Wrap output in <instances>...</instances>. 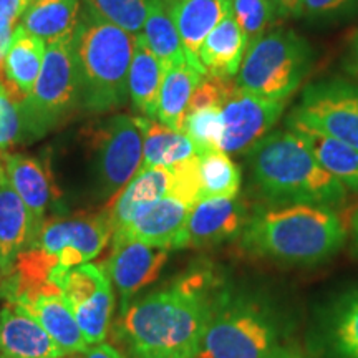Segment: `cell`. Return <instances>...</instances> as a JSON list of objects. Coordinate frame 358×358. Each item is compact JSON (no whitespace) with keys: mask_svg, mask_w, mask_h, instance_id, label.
Returning a JSON list of instances; mask_svg holds the SVG:
<instances>
[{"mask_svg":"<svg viewBox=\"0 0 358 358\" xmlns=\"http://www.w3.org/2000/svg\"><path fill=\"white\" fill-rule=\"evenodd\" d=\"M221 294L209 272H192L129 303L122 335L133 355L194 358Z\"/></svg>","mask_w":358,"mask_h":358,"instance_id":"cell-1","label":"cell"},{"mask_svg":"<svg viewBox=\"0 0 358 358\" xmlns=\"http://www.w3.org/2000/svg\"><path fill=\"white\" fill-rule=\"evenodd\" d=\"M239 239L250 257L308 267L329 261L342 249L347 227L329 206H267L250 213Z\"/></svg>","mask_w":358,"mask_h":358,"instance_id":"cell-2","label":"cell"},{"mask_svg":"<svg viewBox=\"0 0 358 358\" xmlns=\"http://www.w3.org/2000/svg\"><path fill=\"white\" fill-rule=\"evenodd\" d=\"M245 156L254 189L268 206L335 208L345 203L347 187L320 166L306 143L290 129L266 134Z\"/></svg>","mask_w":358,"mask_h":358,"instance_id":"cell-3","label":"cell"},{"mask_svg":"<svg viewBox=\"0 0 358 358\" xmlns=\"http://www.w3.org/2000/svg\"><path fill=\"white\" fill-rule=\"evenodd\" d=\"M71 42L80 106L90 113H106L124 105L136 35L103 19L88 0H83L82 15Z\"/></svg>","mask_w":358,"mask_h":358,"instance_id":"cell-4","label":"cell"},{"mask_svg":"<svg viewBox=\"0 0 358 358\" xmlns=\"http://www.w3.org/2000/svg\"><path fill=\"white\" fill-rule=\"evenodd\" d=\"M284 345L279 313L264 299L222 290L194 358H272Z\"/></svg>","mask_w":358,"mask_h":358,"instance_id":"cell-5","label":"cell"},{"mask_svg":"<svg viewBox=\"0 0 358 358\" xmlns=\"http://www.w3.org/2000/svg\"><path fill=\"white\" fill-rule=\"evenodd\" d=\"M312 62L306 38L290 29H275L248 47L236 83L267 100H289L301 88Z\"/></svg>","mask_w":358,"mask_h":358,"instance_id":"cell-6","label":"cell"},{"mask_svg":"<svg viewBox=\"0 0 358 358\" xmlns=\"http://www.w3.org/2000/svg\"><path fill=\"white\" fill-rule=\"evenodd\" d=\"M71 38L47 43L42 71L32 93L20 103L30 141L42 138L80 106L78 75Z\"/></svg>","mask_w":358,"mask_h":358,"instance_id":"cell-7","label":"cell"},{"mask_svg":"<svg viewBox=\"0 0 358 358\" xmlns=\"http://www.w3.org/2000/svg\"><path fill=\"white\" fill-rule=\"evenodd\" d=\"M93 156L95 187L101 199L113 198L143 163L141 116L113 115L85 129Z\"/></svg>","mask_w":358,"mask_h":358,"instance_id":"cell-8","label":"cell"},{"mask_svg":"<svg viewBox=\"0 0 358 358\" xmlns=\"http://www.w3.org/2000/svg\"><path fill=\"white\" fill-rule=\"evenodd\" d=\"M287 120L358 150V85L345 80H322L308 85Z\"/></svg>","mask_w":358,"mask_h":358,"instance_id":"cell-9","label":"cell"},{"mask_svg":"<svg viewBox=\"0 0 358 358\" xmlns=\"http://www.w3.org/2000/svg\"><path fill=\"white\" fill-rule=\"evenodd\" d=\"M113 236L108 216L85 214L69 219L45 221L34 248L58 259V266L71 268L95 259Z\"/></svg>","mask_w":358,"mask_h":358,"instance_id":"cell-10","label":"cell"},{"mask_svg":"<svg viewBox=\"0 0 358 358\" xmlns=\"http://www.w3.org/2000/svg\"><path fill=\"white\" fill-rule=\"evenodd\" d=\"M287 108V100H267L237 87L222 105V143L227 155L248 151L268 134Z\"/></svg>","mask_w":358,"mask_h":358,"instance_id":"cell-11","label":"cell"},{"mask_svg":"<svg viewBox=\"0 0 358 358\" xmlns=\"http://www.w3.org/2000/svg\"><path fill=\"white\" fill-rule=\"evenodd\" d=\"M168 257L166 249L151 248L122 234L111 236V252L103 264V271L118 290L122 313L131 297L158 279Z\"/></svg>","mask_w":358,"mask_h":358,"instance_id":"cell-12","label":"cell"},{"mask_svg":"<svg viewBox=\"0 0 358 358\" xmlns=\"http://www.w3.org/2000/svg\"><path fill=\"white\" fill-rule=\"evenodd\" d=\"M250 211L244 199L209 198L199 199L191 208L182 239V249L214 248L243 234Z\"/></svg>","mask_w":358,"mask_h":358,"instance_id":"cell-13","label":"cell"},{"mask_svg":"<svg viewBox=\"0 0 358 358\" xmlns=\"http://www.w3.org/2000/svg\"><path fill=\"white\" fill-rule=\"evenodd\" d=\"M189 214L191 206L173 196H164L146 206L124 229L115 234L131 237L151 248L182 249Z\"/></svg>","mask_w":358,"mask_h":358,"instance_id":"cell-14","label":"cell"},{"mask_svg":"<svg viewBox=\"0 0 358 358\" xmlns=\"http://www.w3.org/2000/svg\"><path fill=\"white\" fill-rule=\"evenodd\" d=\"M66 353L24 307L6 302L0 308V358H58Z\"/></svg>","mask_w":358,"mask_h":358,"instance_id":"cell-15","label":"cell"},{"mask_svg":"<svg viewBox=\"0 0 358 358\" xmlns=\"http://www.w3.org/2000/svg\"><path fill=\"white\" fill-rule=\"evenodd\" d=\"M173 174L164 166L140 168L131 181L113 196L106 208V216L115 232L124 229L146 206L171 194Z\"/></svg>","mask_w":358,"mask_h":358,"instance_id":"cell-16","label":"cell"},{"mask_svg":"<svg viewBox=\"0 0 358 358\" xmlns=\"http://www.w3.org/2000/svg\"><path fill=\"white\" fill-rule=\"evenodd\" d=\"M169 7L187 64L206 77L199 62V50L219 22L231 13L229 0H181Z\"/></svg>","mask_w":358,"mask_h":358,"instance_id":"cell-17","label":"cell"},{"mask_svg":"<svg viewBox=\"0 0 358 358\" xmlns=\"http://www.w3.org/2000/svg\"><path fill=\"white\" fill-rule=\"evenodd\" d=\"M32 216L0 163V264L2 271H10L13 261L24 250L37 243Z\"/></svg>","mask_w":358,"mask_h":358,"instance_id":"cell-18","label":"cell"},{"mask_svg":"<svg viewBox=\"0 0 358 358\" xmlns=\"http://www.w3.org/2000/svg\"><path fill=\"white\" fill-rule=\"evenodd\" d=\"M47 43L30 35L22 27H15L8 45L3 66L0 69V82L17 103H22L32 93L42 71Z\"/></svg>","mask_w":358,"mask_h":358,"instance_id":"cell-19","label":"cell"},{"mask_svg":"<svg viewBox=\"0 0 358 358\" xmlns=\"http://www.w3.org/2000/svg\"><path fill=\"white\" fill-rule=\"evenodd\" d=\"M2 166L6 169L13 189L17 191V194L20 196V199L29 209L35 231L40 234L52 199L50 174L47 173V169L42 166L38 159L19 153L3 156Z\"/></svg>","mask_w":358,"mask_h":358,"instance_id":"cell-20","label":"cell"},{"mask_svg":"<svg viewBox=\"0 0 358 358\" xmlns=\"http://www.w3.org/2000/svg\"><path fill=\"white\" fill-rule=\"evenodd\" d=\"M319 343L329 358H358V290L340 295L327 308Z\"/></svg>","mask_w":358,"mask_h":358,"instance_id":"cell-21","label":"cell"},{"mask_svg":"<svg viewBox=\"0 0 358 358\" xmlns=\"http://www.w3.org/2000/svg\"><path fill=\"white\" fill-rule=\"evenodd\" d=\"M285 124L306 143L327 173L337 178L347 191L358 192V150L299 122L287 120Z\"/></svg>","mask_w":358,"mask_h":358,"instance_id":"cell-22","label":"cell"},{"mask_svg":"<svg viewBox=\"0 0 358 358\" xmlns=\"http://www.w3.org/2000/svg\"><path fill=\"white\" fill-rule=\"evenodd\" d=\"M82 7L83 0H30L20 17V27L45 43L71 38Z\"/></svg>","mask_w":358,"mask_h":358,"instance_id":"cell-23","label":"cell"},{"mask_svg":"<svg viewBox=\"0 0 358 358\" xmlns=\"http://www.w3.org/2000/svg\"><path fill=\"white\" fill-rule=\"evenodd\" d=\"M248 50V40L234 17L227 15L208 35L199 50V62L206 77H236Z\"/></svg>","mask_w":358,"mask_h":358,"instance_id":"cell-24","label":"cell"},{"mask_svg":"<svg viewBox=\"0 0 358 358\" xmlns=\"http://www.w3.org/2000/svg\"><path fill=\"white\" fill-rule=\"evenodd\" d=\"M164 70L155 53L150 50L143 34L136 35V45L128 71V96L145 118L156 120L159 92Z\"/></svg>","mask_w":358,"mask_h":358,"instance_id":"cell-25","label":"cell"},{"mask_svg":"<svg viewBox=\"0 0 358 358\" xmlns=\"http://www.w3.org/2000/svg\"><path fill=\"white\" fill-rule=\"evenodd\" d=\"M24 308L42 324L53 342L65 353L87 352L90 348L75 319V313L64 295H45Z\"/></svg>","mask_w":358,"mask_h":358,"instance_id":"cell-26","label":"cell"},{"mask_svg":"<svg viewBox=\"0 0 358 358\" xmlns=\"http://www.w3.org/2000/svg\"><path fill=\"white\" fill-rule=\"evenodd\" d=\"M143 163L141 168H173L198 156L194 143L185 133L166 127L156 120L141 116Z\"/></svg>","mask_w":358,"mask_h":358,"instance_id":"cell-27","label":"cell"},{"mask_svg":"<svg viewBox=\"0 0 358 358\" xmlns=\"http://www.w3.org/2000/svg\"><path fill=\"white\" fill-rule=\"evenodd\" d=\"M203 78L204 75L196 71L189 64H182L176 69L164 71L158 110H156L158 122L182 133L192 92Z\"/></svg>","mask_w":358,"mask_h":358,"instance_id":"cell-28","label":"cell"},{"mask_svg":"<svg viewBox=\"0 0 358 358\" xmlns=\"http://www.w3.org/2000/svg\"><path fill=\"white\" fill-rule=\"evenodd\" d=\"M141 34L164 71L187 64L185 47L171 15V7L164 0H156L153 3Z\"/></svg>","mask_w":358,"mask_h":358,"instance_id":"cell-29","label":"cell"},{"mask_svg":"<svg viewBox=\"0 0 358 358\" xmlns=\"http://www.w3.org/2000/svg\"><path fill=\"white\" fill-rule=\"evenodd\" d=\"M199 156L201 198H236L241 191V169L231 155L222 150L206 151Z\"/></svg>","mask_w":358,"mask_h":358,"instance_id":"cell-30","label":"cell"},{"mask_svg":"<svg viewBox=\"0 0 358 358\" xmlns=\"http://www.w3.org/2000/svg\"><path fill=\"white\" fill-rule=\"evenodd\" d=\"M53 282L62 290V295L70 303L71 310L80 303L93 297L103 285L110 282L108 275L105 274L103 267L95 264H82V266L64 268L58 266L52 274Z\"/></svg>","mask_w":358,"mask_h":358,"instance_id":"cell-31","label":"cell"},{"mask_svg":"<svg viewBox=\"0 0 358 358\" xmlns=\"http://www.w3.org/2000/svg\"><path fill=\"white\" fill-rule=\"evenodd\" d=\"M115 307V295L111 290V282L98 290L88 301L73 308L80 330H82L88 345H98L108 334L111 313Z\"/></svg>","mask_w":358,"mask_h":358,"instance_id":"cell-32","label":"cell"},{"mask_svg":"<svg viewBox=\"0 0 358 358\" xmlns=\"http://www.w3.org/2000/svg\"><path fill=\"white\" fill-rule=\"evenodd\" d=\"M222 131L224 122L221 106H209V108H201L186 115L182 133L194 143L198 155L221 150Z\"/></svg>","mask_w":358,"mask_h":358,"instance_id":"cell-33","label":"cell"},{"mask_svg":"<svg viewBox=\"0 0 358 358\" xmlns=\"http://www.w3.org/2000/svg\"><path fill=\"white\" fill-rule=\"evenodd\" d=\"M103 19L128 34L140 35L156 0H88Z\"/></svg>","mask_w":358,"mask_h":358,"instance_id":"cell-34","label":"cell"},{"mask_svg":"<svg viewBox=\"0 0 358 358\" xmlns=\"http://www.w3.org/2000/svg\"><path fill=\"white\" fill-rule=\"evenodd\" d=\"M231 15L243 30L248 47L267 34L277 20L271 0H229Z\"/></svg>","mask_w":358,"mask_h":358,"instance_id":"cell-35","label":"cell"},{"mask_svg":"<svg viewBox=\"0 0 358 358\" xmlns=\"http://www.w3.org/2000/svg\"><path fill=\"white\" fill-rule=\"evenodd\" d=\"M25 141H30V136L20 103L8 95L0 82V151Z\"/></svg>","mask_w":358,"mask_h":358,"instance_id":"cell-36","label":"cell"},{"mask_svg":"<svg viewBox=\"0 0 358 358\" xmlns=\"http://www.w3.org/2000/svg\"><path fill=\"white\" fill-rule=\"evenodd\" d=\"M236 88L237 83L232 82V78L204 77L192 92L187 113L201 108H209V106H221L222 108V105Z\"/></svg>","mask_w":358,"mask_h":358,"instance_id":"cell-37","label":"cell"},{"mask_svg":"<svg viewBox=\"0 0 358 358\" xmlns=\"http://www.w3.org/2000/svg\"><path fill=\"white\" fill-rule=\"evenodd\" d=\"M358 8V0H303L301 17L308 20H337Z\"/></svg>","mask_w":358,"mask_h":358,"instance_id":"cell-38","label":"cell"},{"mask_svg":"<svg viewBox=\"0 0 358 358\" xmlns=\"http://www.w3.org/2000/svg\"><path fill=\"white\" fill-rule=\"evenodd\" d=\"M29 3L30 0H0V30H15L13 25Z\"/></svg>","mask_w":358,"mask_h":358,"instance_id":"cell-39","label":"cell"},{"mask_svg":"<svg viewBox=\"0 0 358 358\" xmlns=\"http://www.w3.org/2000/svg\"><path fill=\"white\" fill-rule=\"evenodd\" d=\"M277 19H299L303 0H271Z\"/></svg>","mask_w":358,"mask_h":358,"instance_id":"cell-40","label":"cell"},{"mask_svg":"<svg viewBox=\"0 0 358 358\" xmlns=\"http://www.w3.org/2000/svg\"><path fill=\"white\" fill-rule=\"evenodd\" d=\"M83 358H123V355L111 345L98 343V345L88 348Z\"/></svg>","mask_w":358,"mask_h":358,"instance_id":"cell-41","label":"cell"},{"mask_svg":"<svg viewBox=\"0 0 358 358\" xmlns=\"http://www.w3.org/2000/svg\"><path fill=\"white\" fill-rule=\"evenodd\" d=\"M347 66L353 75H357V77H358V32L355 34V37H353V40H352L350 55H348V65Z\"/></svg>","mask_w":358,"mask_h":358,"instance_id":"cell-42","label":"cell"},{"mask_svg":"<svg viewBox=\"0 0 358 358\" xmlns=\"http://www.w3.org/2000/svg\"><path fill=\"white\" fill-rule=\"evenodd\" d=\"M350 237H352V252L358 257V209L353 213L350 221Z\"/></svg>","mask_w":358,"mask_h":358,"instance_id":"cell-43","label":"cell"},{"mask_svg":"<svg viewBox=\"0 0 358 358\" xmlns=\"http://www.w3.org/2000/svg\"><path fill=\"white\" fill-rule=\"evenodd\" d=\"M272 358H306L301 352L295 350L290 345H284Z\"/></svg>","mask_w":358,"mask_h":358,"instance_id":"cell-44","label":"cell"},{"mask_svg":"<svg viewBox=\"0 0 358 358\" xmlns=\"http://www.w3.org/2000/svg\"><path fill=\"white\" fill-rule=\"evenodd\" d=\"M133 358H181V357H153V355H133Z\"/></svg>","mask_w":358,"mask_h":358,"instance_id":"cell-45","label":"cell"},{"mask_svg":"<svg viewBox=\"0 0 358 358\" xmlns=\"http://www.w3.org/2000/svg\"><path fill=\"white\" fill-rule=\"evenodd\" d=\"M164 2H166V3H168V6H174V3L181 2V0H164Z\"/></svg>","mask_w":358,"mask_h":358,"instance_id":"cell-46","label":"cell"},{"mask_svg":"<svg viewBox=\"0 0 358 358\" xmlns=\"http://www.w3.org/2000/svg\"><path fill=\"white\" fill-rule=\"evenodd\" d=\"M58 358H64V357H58ZM69 358H77V357H69Z\"/></svg>","mask_w":358,"mask_h":358,"instance_id":"cell-47","label":"cell"},{"mask_svg":"<svg viewBox=\"0 0 358 358\" xmlns=\"http://www.w3.org/2000/svg\"><path fill=\"white\" fill-rule=\"evenodd\" d=\"M0 271H2V264H0ZM3 272V271H2Z\"/></svg>","mask_w":358,"mask_h":358,"instance_id":"cell-48","label":"cell"}]
</instances>
